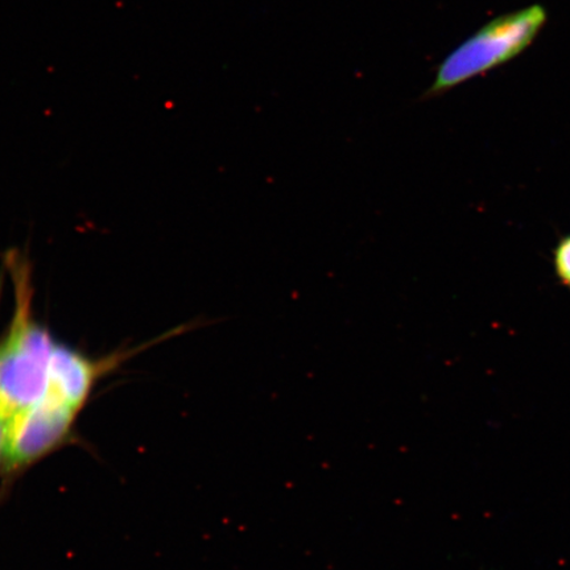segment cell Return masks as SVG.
<instances>
[{
	"label": "cell",
	"instance_id": "obj_1",
	"mask_svg": "<svg viewBox=\"0 0 570 570\" xmlns=\"http://www.w3.org/2000/svg\"><path fill=\"white\" fill-rule=\"evenodd\" d=\"M17 311L9 336L0 342V419L32 407L48 394L49 363L56 342L32 315L30 269L11 256Z\"/></svg>",
	"mask_w": 570,
	"mask_h": 570
},
{
	"label": "cell",
	"instance_id": "obj_2",
	"mask_svg": "<svg viewBox=\"0 0 570 570\" xmlns=\"http://www.w3.org/2000/svg\"><path fill=\"white\" fill-rule=\"evenodd\" d=\"M547 19L546 7L534 3L489 21L440 63L425 98L444 95L514 60L538 38Z\"/></svg>",
	"mask_w": 570,
	"mask_h": 570
},
{
	"label": "cell",
	"instance_id": "obj_3",
	"mask_svg": "<svg viewBox=\"0 0 570 570\" xmlns=\"http://www.w3.org/2000/svg\"><path fill=\"white\" fill-rule=\"evenodd\" d=\"M78 412L51 394L39 403L18 413L7 423L2 475L7 481L17 479L67 443Z\"/></svg>",
	"mask_w": 570,
	"mask_h": 570
},
{
	"label": "cell",
	"instance_id": "obj_4",
	"mask_svg": "<svg viewBox=\"0 0 570 570\" xmlns=\"http://www.w3.org/2000/svg\"><path fill=\"white\" fill-rule=\"evenodd\" d=\"M116 358L92 361L66 345L56 344L49 363L48 394L81 411L99 376L112 368Z\"/></svg>",
	"mask_w": 570,
	"mask_h": 570
},
{
	"label": "cell",
	"instance_id": "obj_5",
	"mask_svg": "<svg viewBox=\"0 0 570 570\" xmlns=\"http://www.w3.org/2000/svg\"><path fill=\"white\" fill-rule=\"evenodd\" d=\"M553 269L561 285L570 289V234L562 237L553 249Z\"/></svg>",
	"mask_w": 570,
	"mask_h": 570
},
{
	"label": "cell",
	"instance_id": "obj_6",
	"mask_svg": "<svg viewBox=\"0 0 570 570\" xmlns=\"http://www.w3.org/2000/svg\"><path fill=\"white\" fill-rule=\"evenodd\" d=\"M7 423H9L7 420L0 419V472H2L3 468Z\"/></svg>",
	"mask_w": 570,
	"mask_h": 570
}]
</instances>
